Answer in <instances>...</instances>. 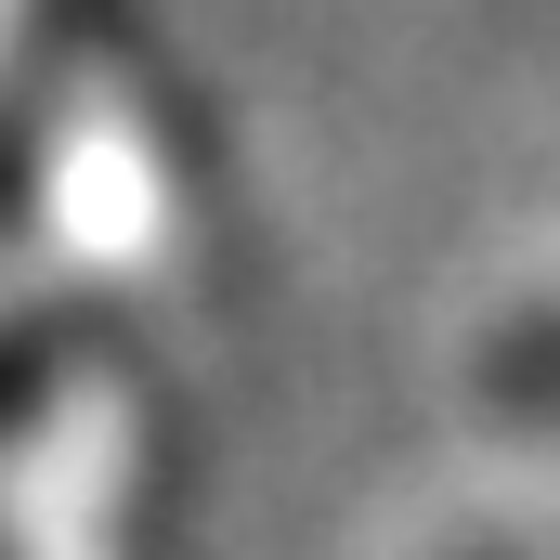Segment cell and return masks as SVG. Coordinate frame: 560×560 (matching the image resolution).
Masks as SVG:
<instances>
[{
  "label": "cell",
  "instance_id": "cell-1",
  "mask_svg": "<svg viewBox=\"0 0 560 560\" xmlns=\"http://www.w3.org/2000/svg\"><path fill=\"white\" fill-rule=\"evenodd\" d=\"M39 560H170V443L131 378H105L39 456Z\"/></svg>",
  "mask_w": 560,
  "mask_h": 560
},
{
  "label": "cell",
  "instance_id": "cell-2",
  "mask_svg": "<svg viewBox=\"0 0 560 560\" xmlns=\"http://www.w3.org/2000/svg\"><path fill=\"white\" fill-rule=\"evenodd\" d=\"M482 392H495L509 418H560V300L509 313V326L482 339Z\"/></svg>",
  "mask_w": 560,
  "mask_h": 560
},
{
  "label": "cell",
  "instance_id": "cell-3",
  "mask_svg": "<svg viewBox=\"0 0 560 560\" xmlns=\"http://www.w3.org/2000/svg\"><path fill=\"white\" fill-rule=\"evenodd\" d=\"M469 560H509V548H469Z\"/></svg>",
  "mask_w": 560,
  "mask_h": 560
}]
</instances>
